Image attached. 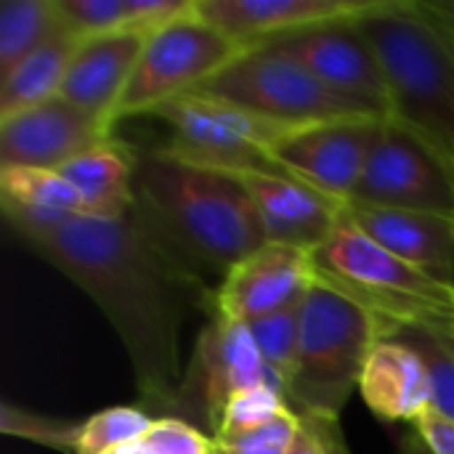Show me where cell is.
<instances>
[{
    "instance_id": "16",
    "label": "cell",
    "mask_w": 454,
    "mask_h": 454,
    "mask_svg": "<svg viewBox=\"0 0 454 454\" xmlns=\"http://www.w3.org/2000/svg\"><path fill=\"white\" fill-rule=\"evenodd\" d=\"M250 194L266 242L317 253L343 221L346 202L335 200L285 173H239L234 176Z\"/></svg>"
},
{
    "instance_id": "7",
    "label": "cell",
    "mask_w": 454,
    "mask_h": 454,
    "mask_svg": "<svg viewBox=\"0 0 454 454\" xmlns=\"http://www.w3.org/2000/svg\"><path fill=\"white\" fill-rule=\"evenodd\" d=\"M285 125H319L346 117H375L333 93L306 64L277 43L247 48L200 90Z\"/></svg>"
},
{
    "instance_id": "24",
    "label": "cell",
    "mask_w": 454,
    "mask_h": 454,
    "mask_svg": "<svg viewBox=\"0 0 454 454\" xmlns=\"http://www.w3.org/2000/svg\"><path fill=\"white\" fill-rule=\"evenodd\" d=\"M61 29L56 0H5L0 8V77Z\"/></svg>"
},
{
    "instance_id": "14",
    "label": "cell",
    "mask_w": 454,
    "mask_h": 454,
    "mask_svg": "<svg viewBox=\"0 0 454 454\" xmlns=\"http://www.w3.org/2000/svg\"><path fill=\"white\" fill-rule=\"evenodd\" d=\"M114 136V128L56 96L0 120V168L59 170L72 157Z\"/></svg>"
},
{
    "instance_id": "34",
    "label": "cell",
    "mask_w": 454,
    "mask_h": 454,
    "mask_svg": "<svg viewBox=\"0 0 454 454\" xmlns=\"http://www.w3.org/2000/svg\"><path fill=\"white\" fill-rule=\"evenodd\" d=\"M444 165H447V173H450V181H452V192H454V160H447V157H444Z\"/></svg>"
},
{
    "instance_id": "5",
    "label": "cell",
    "mask_w": 454,
    "mask_h": 454,
    "mask_svg": "<svg viewBox=\"0 0 454 454\" xmlns=\"http://www.w3.org/2000/svg\"><path fill=\"white\" fill-rule=\"evenodd\" d=\"M378 340L380 322L370 309L338 287L317 282L303 301L301 348L287 404L295 412L340 418Z\"/></svg>"
},
{
    "instance_id": "35",
    "label": "cell",
    "mask_w": 454,
    "mask_h": 454,
    "mask_svg": "<svg viewBox=\"0 0 454 454\" xmlns=\"http://www.w3.org/2000/svg\"><path fill=\"white\" fill-rule=\"evenodd\" d=\"M450 333H452V335H454V330H450Z\"/></svg>"
},
{
    "instance_id": "23",
    "label": "cell",
    "mask_w": 454,
    "mask_h": 454,
    "mask_svg": "<svg viewBox=\"0 0 454 454\" xmlns=\"http://www.w3.org/2000/svg\"><path fill=\"white\" fill-rule=\"evenodd\" d=\"M85 40L69 32L67 27L29 53L19 67L0 77V120H8L19 112H27L37 104H45L61 93L64 77L74 53Z\"/></svg>"
},
{
    "instance_id": "17",
    "label": "cell",
    "mask_w": 454,
    "mask_h": 454,
    "mask_svg": "<svg viewBox=\"0 0 454 454\" xmlns=\"http://www.w3.org/2000/svg\"><path fill=\"white\" fill-rule=\"evenodd\" d=\"M343 213L396 258L439 282L454 285V215L378 207L354 200L346 202Z\"/></svg>"
},
{
    "instance_id": "9",
    "label": "cell",
    "mask_w": 454,
    "mask_h": 454,
    "mask_svg": "<svg viewBox=\"0 0 454 454\" xmlns=\"http://www.w3.org/2000/svg\"><path fill=\"white\" fill-rule=\"evenodd\" d=\"M261 386L277 388L250 327L213 309L197 333L170 418H178L213 439L226 407L239 394Z\"/></svg>"
},
{
    "instance_id": "30",
    "label": "cell",
    "mask_w": 454,
    "mask_h": 454,
    "mask_svg": "<svg viewBox=\"0 0 454 454\" xmlns=\"http://www.w3.org/2000/svg\"><path fill=\"white\" fill-rule=\"evenodd\" d=\"M61 24L82 40L104 37L114 32H133L130 5L133 0H56Z\"/></svg>"
},
{
    "instance_id": "18",
    "label": "cell",
    "mask_w": 454,
    "mask_h": 454,
    "mask_svg": "<svg viewBox=\"0 0 454 454\" xmlns=\"http://www.w3.org/2000/svg\"><path fill=\"white\" fill-rule=\"evenodd\" d=\"M146 37L144 32L128 29L85 40L69 64L59 96L114 128V109L133 77Z\"/></svg>"
},
{
    "instance_id": "33",
    "label": "cell",
    "mask_w": 454,
    "mask_h": 454,
    "mask_svg": "<svg viewBox=\"0 0 454 454\" xmlns=\"http://www.w3.org/2000/svg\"><path fill=\"white\" fill-rule=\"evenodd\" d=\"M418 8L454 45V0H418Z\"/></svg>"
},
{
    "instance_id": "15",
    "label": "cell",
    "mask_w": 454,
    "mask_h": 454,
    "mask_svg": "<svg viewBox=\"0 0 454 454\" xmlns=\"http://www.w3.org/2000/svg\"><path fill=\"white\" fill-rule=\"evenodd\" d=\"M380 0H197L194 13L253 48L375 11Z\"/></svg>"
},
{
    "instance_id": "13",
    "label": "cell",
    "mask_w": 454,
    "mask_h": 454,
    "mask_svg": "<svg viewBox=\"0 0 454 454\" xmlns=\"http://www.w3.org/2000/svg\"><path fill=\"white\" fill-rule=\"evenodd\" d=\"M319 282L314 253L266 242L215 285L213 309L234 322H255L298 306Z\"/></svg>"
},
{
    "instance_id": "2",
    "label": "cell",
    "mask_w": 454,
    "mask_h": 454,
    "mask_svg": "<svg viewBox=\"0 0 454 454\" xmlns=\"http://www.w3.org/2000/svg\"><path fill=\"white\" fill-rule=\"evenodd\" d=\"M136 210L202 277H223L266 245L261 215L234 176L189 165L162 149L138 160Z\"/></svg>"
},
{
    "instance_id": "21",
    "label": "cell",
    "mask_w": 454,
    "mask_h": 454,
    "mask_svg": "<svg viewBox=\"0 0 454 454\" xmlns=\"http://www.w3.org/2000/svg\"><path fill=\"white\" fill-rule=\"evenodd\" d=\"M301 415L274 386L239 394L213 434L215 454H290Z\"/></svg>"
},
{
    "instance_id": "4",
    "label": "cell",
    "mask_w": 454,
    "mask_h": 454,
    "mask_svg": "<svg viewBox=\"0 0 454 454\" xmlns=\"http://www.w3.org/2000/svg\"><path fill=\"white\" fill-rule=\"evenodd\" d=\"M319 282L359 301L380 322V338L394 327L454 330V285L439 282L407 261L396 258L346 213L333 237L314 253Z\"/></svg>"
},
{
    "instance_id": "8",
    "label": "cell",
    "mask_w": 454,
    "mask_h": 454,
    "mask_svg": "<svg viewBox=\"0 0 454 454\" xmlns=\"http://www.w3.org/2000/svg\"><path fill=\"white\" fill-rule=\"evenodd\" d=\"M245 51L247 45L197 13L160 27L146 37L133 77L114 109V125L125 117L152 114L168 101L200 90Z\"/></svg>"
},
{
    "instance_id": "29",
    "label": "cell",
    "mask_w": 454,
    "mask_h": 454,
    "mask_svg": "<svg viewBox=\"0 0 454 454\" xmlns=\"http://www.w3.org/2000/svg\"><path fill=\"white\" fill-rule=\"evenodd\" d=\"M106 454H215V444L207 434L178 418H154L141 436Z\"/></svg>"
},
{
    "instance_id": "19",
    "label": "cell",
    "mask_w": 454,
    "mask_h": 454,
    "mask_svg": "<svg viewBox=\"0 0 454 454\" xmlns=\"http://www.w3.org/2000/svg\"><path fill=\"white\" fill-rule=\"evenodd\" d=\"M359 394L364 404L388 423H415L431 404V378L412 346L399 338H380L364 364Z\"/></svg>"
},
{
    "instance_id": "25",
    "label": "cell",
    "mask_w": 454,
    "mask_h": 454,
    "mask_svg": "<svg viewBox=\"0 0 454 454\" xmlns=\"http://www.w3.org/2000/svg\"><path fill=\"white\" fill-rule=\"evenodd\" d=\"M383 338H399L418 351L431 378V410L454 423V335L434 327H394Z\"/></svg>"
},
{
    "instance_id": "28",
    "label": "cell",
    "mask_w": 454,
    "mask_h": 454,
    "mask_svg": "<svg viewBox=\"0 0 454 454\" xmlns=\"http://www.w3.org/2000/svg\"><path fill=\"white\" fill-rule=\"evenodd\" d=\"M0 428L8 436H16V439L56 450V452L74 454L82 420H61V418L29 412V410H21V407H16L11 402H3Z\"/></svg>"
},
{
    "instance_id": "12",
    "label": "cell",
    "mask_w": 454,
    "mask_h": 454,
    "mask_svg": "<svg viewBox=\"0 0 454 454\" xmlns=\"http://www.w3.org/2000/svg\"><path fill=\"white\" fill-rule=\"evenodd\" d=\"M277 45L306 64L340 98L367 114L391 117V93L380 59L356 19L301 32L277 40Z\"/></svg>"
},
{
    "instance_id": "1",
    "label": "cell",
    "mask_w": 454,
    "mask_h": 454,
    "mask_svg": "<svg viewBox=\"0 0 454 454\" xmlns=\"http://www.w3.org/2000/svg\"><path fill=\"white\" fill-rule=\"evenodd\" d=\"M11 229L101 309L128 354L141 404L152 418H170L184 378L181 330L192 311H213L215 287L152 231L136 205L120 218Z\"/></svg>"
},
{
    "instance_id": "32",
    "label": "cell",
    "mask_w": 454,
    "mask_h": 454,
    "mask_svg": "<svg viewBox=\"0 0 454 454\" xmlns=\"http://www.w3.org/2000/svg\"><path fill=\"white\" fill-rule=\"evenodd\" d=\"M412 431L426 444L428 454H454V423L428 410L412 423Z\"/></svg>"
},
{
    "instance_id": "27",
    "label": "cell",
    "mask_w": 454,
    "mask_h": 454,
    "mask_svg": "<svg viewBox=\"0 0 454 454\" xmlns=\"http://www.w3.org/2000/svg\"><path fill=\"white\" fill-rule=\"evenodd\" d=\"M154 418L138 407H109L82 420L74 454H106L141 436Z\"/></svg>"
},
{
    "instance_id": "3",
    "label": "cell",
    "mask_w": 454,
    "mask_h": 454,
    "mask_svg": "<svg viewBox=\"0 0 454 454\" xmlns=\"http://www.w3.org/2000/svg\"><path fill=\"white\" fill-rule=\"evenodd\" d=\"M372 43L391 93V120L454 160V45L418 0H380L356 19Z\"/></svg>"
},
{
    "instance_id": "11",
    "label": "cell",
    "mask_w": 454,
    "mask_h": 454,
    "mask_svg": "<svg viewBox=\"0 0 454 454\" xmlns=\"http://www.w3.org/2000/svg\"><path fill=\"white\" fill-rule=\"evenodd\" d=\"M386 117H346L298 128L274 149V162L335 200L348 202L383 136Z\"/></svg>"
},
{
    "instance_id": "6",
    "label": "cell",
    "mask_w": 454,
    "mask_h": 454,
    "mask_svg": "<svg viewBox=\"0 0 454 454\" xmlns=\"http://www.w3.org/2000/svg\"><path fill=\"white\" fill-rule=\"evenodd\" d=\"M152 117L162 120L170 130L168 146H162L165 154L229 176L250 170L282 173L274 162V149L298 130V125L269 120L205 93L173 98L154 109Z\"/></svg>"
},
{
    "instance_id": "20",
    "label": "cell",
    "mask_w": 454,
    "mask_h": 454,
    "mask_svg": "<svg viewBox=\"0 0 454 454\" xmlns=\"http://www.w3.org/2000/svg\"><path fill=\"white\" fill-rule=\"evenodd\" d=\"M141 154L120 138H106L59 168L77 192L85 218H120L136 205V170Z\"/></svg>"
},
{
    "instance_id": "10",
    "label": "cell",
    "mask_w": 454,
    "mask_h": 454,
    "mask_svg": "<svg viewBox=\"0 0 454 454\" xmlns=\"http://www.w3.org/2000/svg\"><path fill=\"white\" fill-rule=\"evenodd\" d=\"M351 200L454 215V192L444 157L391 117Z\"/></svg>"
},
{
    "instance_id": "31",
    "label": "cell",
    "mask_w": 454,
    "mask_h": 454,
    "mask_svg": "<svg viewBox=\"0 0 454 454\" xmlns=\"http://www.w3.org/2000/svg\"><path fill=\"white\" fill-rule=\"evenodd\" d=\"M298 434L293 439L290 454H351L346 436L340 431V418L298 412Z\"/></svg>"
},
{
    "instance_id": "26",
    "label": "cell",
    "mask_w": 454,
    "mask_h": 454,
    "mask_svg": "<svg viewBox=\"0 0 454 454\" xmlns=\"http://www.w3.org/2000/svg\"><path fill=\"white\" fill-rule=\"evenodd\" d=\"M253 333V340L263 356V364L277 383V388L287 399V386L295 370L298 348H301V327H303V303L290 306L285 311H277L271 317L255 319L247 325Z\"/></svg>"
},
{
    "instance_id": "22",
    "label": "cell",
    "mask_w": 454,
    "mask_h": 454,
    "mask_svg": "<svg viewBox=\"0 0 454 454\" xmlns=\"http://www.w3.org/2000/svg\"><path fill=\"white\" fill-rule=\"evenodd\" d=\"M0 207L8 226H45L82 215V202L67 178L43 168H0Z\"/></svg>"
}]
</instances>
